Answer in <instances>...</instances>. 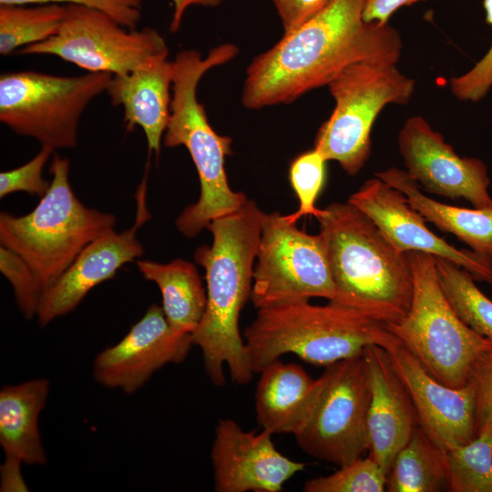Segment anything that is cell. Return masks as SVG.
I'll return each instance as SVG.
<instances>
[{
    "label": "cell",
    "mask_w": 492,
    "mask_h": 492,
    "mask_svg": "<svg viewBox=\"0 0 492 492\" xmlns=\"http://www.w3.org/2000/svg\"><path fill=\"white\" fill-rule=\"evenodd\" d=\"M366 0H330L247 67L242 105L261 109L290 104L329 83L352 64L372 60L397 64L400 32L389 23L365 22Z\"/></svg>",
    "instance_id": "1"
},
{
    "label": "cell",
    "mask_w": 492,
    "mask_h": 492,
    "mask_svg": "<svg viewBox=\"0 0 492 492\" xmlns=\"http://www.w3.org/2000/svg\"><path fill=\"white\" fill-rule=\"evenodd\" d=\"M262 213L255 201L247 200L238 210L208 225L212 243L200 246L194 253L195 261L205 270L207 303L192 342L200 349L206 374L216 386L225 384V367L238 384L249 383L253 375L239 321L251 296Z\"/></svg>",
    "instance_id": "2"
},
{
    "label": "cell",
    "mask_w": 492,
    "mask_h": 492,
    "mask_svg": "<svg viewBox=\"0 0 492 492\" xmlns=\"http://www.w3.org/2000/svg\"><path fill=\"white\" fill-rule=\"evenodd\" d=\"M336 289L332 302L392 324L407 313L414 281L407 253L398 251L350 202H333L315 217Z\"/></svg>",
    "instance_id": "3"
},
{
    "label": "cell",
    "mask_w": 492,
    "mask_h": 492,
    "mask_svg": "<svg viewBox=\"0 0 492 492\" xmlns=\"http://www.w3.org/2000/svg\"><path fill=\"white\" fill-rule=\"evenodd\" d=\"M238 52L237 46L228 43L213 47L206 57L195 49H186L173 60L170 116L163 142L169 148L188 149L200 186L199 200L176 220L179 231L188 238L197 236L215 219L238 210L247 200L244 193L232 190L228 183L225 160L231 154L232 139L212 128L197 97L204 74L231 61Z\"/></svg>",
    "instance_id": "4"
},
{
    "label": "cell",
    "mask_w": 492,
    "mask_h": 492,
    "mask_svg": "<svg viewBox=\"0 0 492 492\" xmlns=\"http://www.w3.org/2000/svg\"><path fill=\"white\" fill-rule=\"evenodd\" d=\"M243 339L253 374L285 354L326 367L362 355L369 345L389 352L401 344L382 322L332 302L315 305L309 300L258 309Z\"/></svg>",
    "instance_id": "5"
},
{
    "label": "cell",
    "mask_w": 492,
    "mask_h": 492,
    "mask_svg": "<svg viewBox=\"0 0 492 492\" xmlns=\"http://www.w3.org/2000/svg\"><path fill=\"white\" fill-rule=\"evenodd\" d=\"M69 160L55 153L52 179L36 207L23 216L0 213V243L20 256L43 292L95 239L114 229L116 217L85 206L69 182Z\"/></svg>",
    "instance_id": "6"
},
{
    "label": "cell",
    "mask_w": 492,
    "mask_h": 492,
    "mask_svg": "<svg viewBox=\"0 0 492 492\" xmlns=\"http://www.w3.org/2000/svg\"><path fill=\"white\" fill-rule=\"evenodd\" d=\"M407 255L414 281L412 302L406 315L387 327L434 378L451 387L462 386L474 361L492 343L453 310L439 283L436 258L421 251Z\"/></svg>",
    "instance_id": "7"
},
{
    "label": "cell",
    "mask_w": 492,
    "mask_h": 492,
    "mask_svg": "<svg viewBox=\"0 0 492 492\" xmlns=\"http://www.w3.org/2000/svg\"><path fill=\"white\" fill-rule=\"evenodd\" d=\"M397 64L361 61L342 70L327 86L334 100L330 117L319 128L313 148L338 162L349 175L365 165L372 149L374 123L387 105H406L415 81Z\"/></svg>",
    "instance_id": "8"
},
{
    "label": "cell",
    "mask_w": 492,
    "mask_h": 492,
    "mask_svg": "<svg viewBox=\"0 0 492 492\" xmlns=\"http://www.w3.org/2000/svg\"><path fill=\"white\" fill-rule=\"evenodd\" d=\"M109 73L57 76L12 71L0 76V121L41 147L73 149L80 118L89 103L106 92Z\"/></svg>",
    "instance_id": "9"
},
{
    "label": "cell",
    "mask_w": 492,
    "mask_h": 492,
    "mask_svg": "<svg viewBox=\"0 0 492 492\" xmlns=\"http://www.w3.org/2000/svg\"><path fill=\"white\" fill-rule=\"evenodd\" d=\"M251 299L257 309L336 295L322 234H309L279 212L262 213Z\"/></svg>",
    "instance_id": "10"
},
{
    "label": "cell",
    "mask_w": 492,
    "mask_h": 492,
    "mask_svg": "<svg viewBox=\"0 0 492 492\" xmlns=\"http://www.w3.org/2000/svg\"><path fill=\"white\" fill-rule=\"evenodd\" d=\"M56 35L24 46L18 55H51L87 72L128 74L149 59L169 54L163 36L155 29H128L97 9L66 5Z\"/></svg>",
    "instance_id": "11"
},
{
    "label": "cell",
    "mask_w": 492,
    "mask_h": 492,
    "mask_svg": "<svg viewBox=\"0 0 492 492\" xmlns=\"http://www.w3.org/2000/svg\"><path fill=\"white\" fill-rule=\"evenodd\" d=\"M313 411L295 436L307 455L339 466L368 452L370 390L363 354L325 367Z\"/></svg>",
    "instance_id": "12"
},
{
    "label": "cell",
    "mask_w": 492,
    "mask_h": 492,
    "mask_svg": "<svg viewBox=\"0 0 492 492\" xmlns=\"http://www.w3.org/2000/svg\"><path fill=\"white\" fill-rule=\"evenodd\" d=\"M397 145L405 171L420 189L448 199H465L475 208L492 206L490 178L483 160L460 157L422 116L408 118Z\"/></svg>",
    "instance_id": "13"
},
{
    "label": "cell",
    "mask_w": 492,
    "mask_h": 492,
    "mask_svg": "<svg viewBox=\"0 0 492 492\" xmlns=\"http://www.w3.org/2000/svg\"><path fill=\"white\" fill-rule=\"evenodd\" d=\"M348 202L364 212L398 251H421L448 260L477 282L492 284L491 259L470 249H457L438 237L405 194L378 177L365 180Z\"/></svg>",
    "instance_id": "14"
},
{
    "label": "cell",
    "mask_w": 492,
    "mask_h": 492,
    "mask_svg": "<svg viewBox=\"0 0 492 492\" xmlns=\"http://www.w3.org/2000/svg\"><path fill=\"white\" fill-rule=\"evenodd\" d=\"M191 345L192 334L175 331L162 307L152 304L118 343L97 354L93 375L103 386L130 395L166 364L181 363Z\"/></svg>",
    "instance_id": "15"
},
{
    "label": "cell",
    "mask_w": 492,
    "mask_h": 492,
    "mask_svg": "<svg viewBox=\"0 0 492 492\" xmlns=\"http://www.w3.org/2000/svg\"><path fill=\"white\" fill-rule=\"evenodd\" d=\"M147 176L146 171L136 194L138 208L133 226L121 233L112 229L95 239L43 292L36 313L41 326L72 312L95 286L113 278L124 264L143 255L137 234L150 219L146 206Z\"/></svg>",
    "instance_id": "16"
},
{
    "label": "cell",
    "mask_w": 492,
    "mask_h": 492,
    "mask_svg": "<svg viewBox=\"0 0 492 492\" xmlns=\"http://www.w3.org/2000/svg\"><path fill=\"white\" fill-rule=\"evenodd\" d=\"M272 434L245 431L234 420H219L211 447L214 489L217 492H280L302 471L305 464L283 456Z\"/></svg>",
    "instance_id": "17"
},
{
    "label": "cell",
    "mask_w": 492,
    "mask_h": 492,
    "mask_svg": "<svg viewBox=\"0 0 492 492\" xmlns=\"http://www.w3.org/2000/svg\"><path fill=\"white\" fill-rule=\"evenodd\" d=\"M393 364L411 396L418 426L444 451L477 435L473 384L451 387L434 378L402 344L389 351Z\"/></svg>",
    "instance_id": "18"
},
{
    "label": "cell",
    "mask_w": 492,
    "mask_h": 492,
    "mask_svg": "<svg viewBox=\"0 0 492 492\" xmlns=\"http://www.w3.org/2000/svg\"><path fill=\"white\" fill-rule=\"evenodd\" d=\"M370 402L367 414L368 456L385 472L418 426L415 407L389 352L369 345L363 353Z\"/></svg>",
    "instance_id": "19"
},
{
    "label": "cell",
    "mask_w": 492,
    "mask_h": 492,
    "mask_svg": "<svg viewBox=\"0 0 492 492\" xmlns=\"http://www.w3.org/2000/svg\"><path fill=\"white\" fill-rule=\"evenodd\" d=\"M155 56L122 76H113L107 89L113 106H121L128 130L139 127L149 152L159 157L170 116L173 61Z\"/></svg>",
    "instance_id": "20"
},
{
    "label": "cell",
    "mask_w": 492,
    "mask_h": 492,
    "mask_svg": "<svg viewBox=\"0 0 492 492\" xmlns=\"http://www.w3.org/2000/svg\"><path fill=\"white\" fill-rule=\"evenodd\" d=\"M260 374L255 392L259 425L272 435L292 434L295 436L313 411L321 378L313 379L302 366L280 359Z\"/></svg>",
    "instance_id": "21"
},
{
    "label": "cell",
    "mask_w": 492,
    "mask_h": 492,
    "mask_svg": "<svg viewBox=\"0 0 492 492\" xmlns=\"http://www.w3.org/2000/svg\"><path fill=\"white\" fill-rule=\"evenodd\" d=\"M49 389L48 380L36 378L0 391V445L5 456L28 465L46 463L38 417Z\"/></svg>",
    "instance_id": "22"
},
{
    "label": "cell",
    "mask_w": 492,
    "mask_h": 492,
    "mask_svg": "<svg viewBox=\"0 0 492 492\" xmlns=\"http://www.w3.org/2000/svg\"><path fill=\"white\" fill-rule=\"evenodd\" d=\"M375 176L402 191L409 204L441 231L455 235L469 249L492 260V206L467 209L448 205L424 194L405 170L389 168Z\"/></svg>",
    "instance_id": "23"
},
{
    "label": "cell",
    "mask_w": 492,
    "mask_h": 492,
    "mask_svg": "<svg viewBox=\"0 0 492 492\" xmlns=\"http://www.w3.org/2000/svg\"><path fill=\"white\" fill-rule=\"evenodd\" d=\"M143 277L155 282L162 297V310L177 332L191 333L198 327L207 303V292L196 267L176 259L169 263L138 260Z\"/></svg>",
    "instance_id": "24"
},
{
    "label": "cell",
    "mask_w": 492,
    "mask_h": 492,
    "mask_svg": "<svg viewBox=\"0 0 492 492\" xmlns=\"http://www.w3.org/2000/svg\"><path fill=\"white\" fill-rule=\"evenodd\" d=\"M388 492L448 490L446 451L419 426L395 456L386 476Z\"/></svg>",
    "instance_id": "25"
},
{
    "label": "cell",
    "mask_w": 492,
    "mask_h": 492,
    "mask_svg": "<svg viewBox=\"0 0 492 492\" xmlns=\"http://www.w3.org/2000/svg\"><path fill=\"white\" fill-rule=\"evenodd\" d=\"M66 7L63 5H0V54L45 41L58 31Z\"/></svg>",
    "instance_id": "26"
},
{
    "label": "cell",
    "mask_w": 492,
    "mask_h": 492,
    "mask_svg": "<svg viewBox=\"0 0 492 492\" xmlns=\"http://www.w3.org/2000/svg\"><path fill=\"white\" fill-rule=\"evenodd\" d=\"M441 288L460 320L492 343V301L476 284L474 277L456 263L436 258Z\"/></svg>",
    "instance_id": "27"
},
{
    "label": "cell",
    "mask_w": 492,
    "mask_h": 492,
    "mask_svg": "<svg viewBox=\"0 0 492 492\" xmlns=\"http://www.w3.org/2000/svg\"><path fill=\"white\" fill-rule=\"evenodd\" d=\"M448 491L492 492V426L446 451Z\"/></svg>",
    "instance_id": "28"
},
{
    "label": "cell",
    "mask_w": 492,
    "mask_h": 492,
    "mask_svg": "<svg viewBox=\"0 0 492 492\" xmlns=\"http://www.w3.org/2000/svg\"><path fill=\"white\" fill-rule=\"evenodd\" d=\"M386 474L369 456L359 457L331 475L310 479L304 492H384Z\"/></svg>",
    "instance_id": "29"
},
{
    "label": "cell",
    "mask_w": 492,
    "mask_h": 492,
    "mask_svg": "<svg viewBox=\"0 0 492 492\" xmlns=\"http://www.w3.org/2000/svg\"><path fill=\"white\" fill-rule=\"evenodd\" d=\"M326 162L314 148L301 153L292 161L289 179L299 208L295 212L285 215L289 222L296 223L304 216L316 217L320 213L321 209L315 207V202L325 183Z\"/></svg>",
    "instance_id": "30"
},
{
    "label": "cell",
    "mask_w": 492,
    "mask_h": 492,
    "mask_svg": "<svg viewBox=\"0 0 492 492\" xmlns=\"http://www.w3.org/2000/svg\"><path fill=\"white\" fill-rule=\"evenodd\" d=\"M0 271L12 285L23 315L26 319L36 315L42 291L25 261L13 251L1 246Z\"/></svg>",
    "instance_id": "31"
},
{
    "label": "cell",
    "mask_w": 492,
    "mask_h": 492,
    "mask_svg": "<svg viewBox=\"0 0 492 492\" xmlns=\"http://www.w3.org/2000/svg\"><path fill=\"white\" fill-rule=\"evenodd\" d=\"M486 21L492 26V0H484ZM452 95L460 101L478 102L492 89V43L487 53L466 72L449 80Z\"/></svg>",
    "instance_id": "32"
},
{
    "label": "cell",
    "mask_w": 492,
    "mask_h": 492,
    "mask_svg": "<svg viewBox=\"0 0 492 492\" xmlns=\"http://www.w3.org/2000/svg\"><path fill=\"white\" fill-rule=\"evenodd\" d=\"M55 150L41 147L40 151L24 165L0 173V197L16 191L43 197L50 187V182L43 178V169Z\"/></svg>",
    "instance_id": "33"
},
{
    "label": "cell",
    "mask_w": 492,
    "mask_h": 492,
    "mask_svg": "<svg viewBox=\"0 0 492 492\" xmlns=\"http://www.w3.org/2000/svg\"><path fill=\"white\" fill-rule=\"evenodd\" d=\"M47 4L77 5L97 9L128 29H136L142 15V0H0V5Z\"/></svg>",
    "instance_id": "34"
},
{
    "label": "cell",
    "mask_w": 492,
    "mask_h": 492,
    "mask_svg": "<svg viewBox=\"0 0 492 492\" xmlns=\"http://www.w3.org/2000/svg\"><path fill=\"white\" fill-rule=\"evenodd\" d=\"M476 392L477 433L492 426V348L480 354L468 374Z\"/></svg>",
    "instance_id": "35"
},
{
    "label": "cell",
    "mask_w": 492,
    "mask_h": 492,
    "mask_svg": "<svg viewBox=\"0 0 492 492\" xmlns=\"http://www.w3.org/2000/svg\"><path fill=\"white\" fill-rule=\"evenodd\" d=\"M283 28L289 33L319 12L330 0H272Z\"/></svg>",
    "instance_id": "36"
},
{
    "label": "cell",
    "mask_w": 492,
    "mask_h": 492,
    "mask_svg": "<svg viewBox=\"0 0 492 492\" xmlns=\"http://www.w3.org/2000/svg\"><path fill=\"white\" fill-rule=\"evenodd\" d=\"M425 0H366L363 18L365 22L388 23L401 7Z\"/></svg>",
    "instance_id": "37"
},
{
    "label": "cell",
    "mask_w": 492,
    "mask_h": 492,
    "mask_svg": "<svg viewBox=\"0 0 492 492\" xmlns=\"http://www.w3.org/2000/svg\"><path fill=\"white\" fill-rule=\"evenodd\" d=\"M5 457V462L1 467V491L27 490L20 475V464L22 462L13 457Z\"/></svg>",
    "instance_id": "38"
},
{
    "label": "cell",
    "mask_w": 492,
    "mask_h": 492,
    "mask_svg": "<svg viewBox=\"0 0 492 492\" xmlns=\"http://www.w3.org/2000/svg\"><path fill=\"white\" fill-rule=\"evenodd\" d=\"M173 12L169 24V31L176 33L180 26L187 9L192 5L206 7H215L220 5L223 0H171Z\"/></svg>",
    "instance_id": "39"
}]
</instances>
